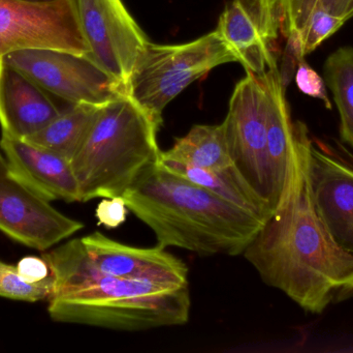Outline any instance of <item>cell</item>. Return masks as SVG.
<instances>
[{"label":"cell","mask_w":353,"mask_h":353,"mask_svg":"<svg viewBox=\"0 0 353 353\" xmlns=\"http://www.w3.org/2000/svg\"><path fill=\"white\" fill-rule=\"evenodd\" d=\"M311 140L306 124L294 122L281 200L243 255L265 284L307 312L321 314L353 296V254L336 244L315 209L308 175Z\"/></svg>","instance_id":"obj_1"},{"label":"cell","mask_w":353,"mask_h":353,"mask_svg":"<svg viewBox=\"0 0 353 353\" xmlns=\"http://www.w3.org/2000/svg\"><path fill=\"white\" fill-rule=\"evenodd\" d=\"M41 256L54 276L48 312L56 323L138 332L188 321V284L103 275L89 258L81 238L70 240Z\"/></svg>","instance_id":"obj_2"},{"label":"cell","mask_w":353,"mask_h":353,"mask_svg":"<svg viewBox=\"0 0 353 353\" xmlns=\"http://www.w3.org/2000/svg\"><path fill=\"white\" fill-rule=\"evenodd\" d=\"M128 211L146 224L161 248L201 256L243 254L263 226L255 217L165 167L145 170L124 193Z\"/></svg>","instance_id":"obj_3"},{"label":"cell","mask_w":353,"mask_h":353,"mask_svg":"<svg viewBox=\"0 0 353 353\" xmlns=\"http://www.w3.org/2000/svg\"><path fill=\"white\" fill-rule=\"evenodd\" d=\"M159 128L128 93L101 106L70 160L82 202L123 197L141 174L159 161Z\"/></svg>","instance_id":"obj_4"},{"label":"cell","mask_w":353,"mask_h":353,"mask_svg":"<svg viewBox=\"0 0 353 353\" xmlns=\"http://www.w3.org/2000/svg\"><path fill=\"white\" fill-rule=\"evenodd\" d=\"M234 61L236 55L216 30L179 45L149 41L134 64L128 93L161 126L163 110L191 83Z\"/></svg>","instance_id":"obj_5"},{"label":"cell","mask_w":353,"mask_h":353,"mask_svg":"<svg viewBox=\"0 0 353 353\" xmlns=\"http://www.w3.org/2000/svg\"><path fill=\"white\" fill-rule=\"evenodd\" d=\"M221 124L232 166L273 213L279 200L268 155L267 95L261 76L246 72Z\"/></svg>","instance_id":"obj_6"},{"label":"cell","mask_w":353,"mask_h":353,"mask_svg":"<svg viewBox=\"0 0 353 353\" xmlns=\"http://www.w3.org/2000/svg\"><path fill=\"white\" fill-rule=\"evenodd\" d=\"M28 50L87 56L74 0H0V60Z\"/></svg>","instance_id":"obj_7"},{"label":"cell","mask_w":353,"mask_h":353,"mask_svg":"<svg viewBox=\"0 0 353 353\" xmlns=\"http://www.w3.org/2000/svg\"><path fill=\"white\" fill-rule=\"evenodd\" d=\"M6 62L32 79L47 93L70 105L103 106L126 89L87 56L54 50H28L6 56Z\"/></svg>","instance_id":"obj_8"},{"label":"cell","mask_w":353,"mask_h":353,"mask_svg":"<svg viewBox=\"0 0 353 353\" xmlns=\"http://www.w3.org/2000/svg\"><path fill=\"white\" fill-rule=\"evenodd\" d=\"M87 57L128 91V81L148 37L122 0H74Z\"/></svg>","instance_id":"obj_9"},{"label":"cell","mask_w":353,"mask_h":353,"mask_svg":"<svg viewBox=\"0 0 353 353\" xmlns=\"http://www.w3.org/2000/svg\"><path fill=\"white\" fill-rule=\"evenodd\" d=\"M285 20L284 0H232L215 30L245 70L259 76L279 68Z\"/></svg>","instance_id":"obj_10"},{"label":"cell","mask_w":353,"mask_h":353,"mask_svg":"<svg viewBox=\"0 0 353 353\" xmlns=\"http://www.w3.org/2000/svg\"><path fill=\"white\" fill-rule=\"evenodd\" d=\"M84 228L12 175L0 151V231L23 246L46 252Z\"/></svg>","instance_id":"obj_11"},{"label":"cell","mask_w":353,"mask_h":353,"mask_svg":"<svg viewBox=\"0 0 353 353\" xmlns=\"http://www.w3.org/2000/svg\"><path fill=\"white\" fill-rule=\"evenodd\" d=\"M308 175L317 215L336 244L353 254V167L311 140Z\"/></svg>","instance_id":"obj_12"},{"label":"cell","mask_w":353,"mask_h":353,"mask_svg":"<svg viewBox=\"0 0 353 353\" xmlns=\"http://www.w3.org/2000/svg\"><path fill=\"white\" fill-rule=\"evenodd\" d=\"M81 240L89 258L103 275L120 279L188 284L186 263L161 247L128 246L101 232L89 234Z\"/></svg>","instance_id":"obj_13"},{"label":"cell","mask_w":353,"mask_h":353,"mask_svg":"<svg viewBox=\"0 0 353 353\" xmlns=\"http://www.w3.org/2000/svg\"><path fill=\"white\" fill-rule=\"evenodd\" d=\"M0 149L10 173L45 200L82 202L80 184L70 160L24 139L1 134Z\"/></svg>","instance_id":"obj_14"},{"label":"cell","mask_w":353,"mask_h":353,"mask_svg":"<svg viewBox=\"0 0 353 353\" xmlns=\"http://www.w3.org/2000/svg\"><path fill=\"white\" fill-rule=\"evenodd\" d=\"M63 110L49 93L18 68L0 61L1 134L27 139L43 130Z\"/></svg>","instance_id":"obj_15"},{"label":"cell","mask_w":353,"mask_h":353,"mask_svg":"<svg viewBox=\"0 0 353 353\" xmlns=\"http://www.w3.org/2000/svg\"><path fill=\"white\" fill-rule=\"evenodd\" d=\"M259 76L267 95L268 155L274 188L280 203L290 173L294 146V122L279 68H272Z\"/></svg>","instance_id":"obj_16"},{"label":"cell","mask_w":353,"mask_h":353,"mask_svg":"<svg viewBox=\"0 0 353 353\" xmlns=\"http://www.w3.org/2000/svg\"><path fill=\"white\" fill-rule=\"evenodd\" d=\"M159 161L176 175L203 187L220 198L252 213L263 222L271 216L272 211L269 205L245 182L234 166L225 169H203L176 162Z\"/></svg>","instance_id":"obj_17"},{"label":"cell","mask_w":353,"mask_h":353,"mask_svg":"<svg viewBox=\"0 0 353 353\" xmlns=\"http://www.w3.org/2000/svg\"><path fill=\"white\" fill-rule=\"evenodd\" d=\"M159 160L203 169H225L232 166L222 124H195L185 136L176 139L171 149L161 151Z\"/></svg>","instance_id":"obj_18"},{"label":"cell","mask_w":353,"mask_h":353,"mask_svg":"<svg viewBox=\"0 0 353 353\" xmlns=\"http://www.w3.org/2000/svg\"><path fill=\"white\" fill-rule=\"evenodd\" d=\"M99 107L88 104L70 105L43 130L24 140L59 153L70 161L86 138Z\"/></svg>","instance_id":"obj_19"},{"label":"cell","mask_w":353,"mask_h":353,"mask_svg":"<svg viewBox=\"0 0 353 353\" xmlns=\"http://www.w3.org/2000/svg\"><path fill=\"white\" fill-rule=\"evenodd\" d=\"M284 4L286 35L298 33L306 55L345 24L332 14L329 0H284Z\"/></svg>","instance_id":"obj_20"},{"label":"cell","mask_w":353,"mask_h":353,"mask_svg":"<svg viewBox=\"0 0 353 353\" xmlns=\"http://www.w3.org/2000/svg\"><path fill=\"white\" fill-rule=\"evenodd\" d=\"M325 81L340 115V138L353 147V47L344 46L327 58Z\"/></svg>","instance_id":"obj_21"},{"label":"cell","mask_w":353,"mask_h":353,"mask_svg":"<svg viewBox=\"0 0 353 353\" xmlns=\"http://www.w3.org/2000/svg\"><path fill=\"white\" fill-rule=\"evenodd\" d=\"M54 289V276L32 283L19 273L17 265L0 260V298L35 303L50 298Z\"/></svg>","instance_id":"obj_22"},{"label":"cell","mask_w":353,"mask_h":353,"mask_svg":"<svg viewBox=\"0 0 353 353\" xmlns=\"http://www.w3.org/2000/svg\"><path fill=\"white\" fill-rule=\"evenodd\" d=\"M296 86L304 95L314 99H321L325 103L327 109H332V103L327 95V84L325 79L309 66L305 58L300 60L296 74H294Z\"/></svg>","instance_id":"obj_23"},{"label":"cell","mask_w":353,"mask_h":353,"mask_svg":"<svg viewBox=\"0 0 353 353\" xmlns=\"http://www.w3.org/2000/svg\"><path fill=\"white\" fill-rule=\"evenodd\" d=\"M285 48L281 54L279 74L281 77L282 84L288 87L292 81V77L296 74V68L301 59L305 58L306 54L303 48L302 39L296 32H288L286 35Z\"/></svg>","instance_id":"obj_24"},{"label":"cell","mask_w":353,"mask_h":353,"mask_svg":"<svg viewBox=\"0 0 353 353\" xmlns=\"http://www.w3.org/2000/svg\"><path fill=\"white\" fill-rule=\"evenodd\" d=\"M128 209L123 197L103 198L97 209L99 224L115 229L126 221Z\"/></svg>","instance_id":"obj_25"},{"label":"cell","mask_w":353,"mask_h":353,"mask_svg":"<svg viewBox=\"0 0 353 353\" xmlns=\"http://www.w3.org/2000/svg\"><path fill=\"white\" fill-rule=\"evenodd\" d=\"M17 269L25 279L32 283L43 281L53 275L49 263L43 256L24 257L19 261Z\"/></svg>","instance_id":"obj_26"},{"label":"cell","mask_w":353,"mask_h":353,"mask_svg":"<svg viewBox=\"0 0 353 353\" xmlns=\"http://www.w3.org/2000/svg\"><path fill=\"white\" fill-rule=\"evenodd\" d=\"M350 0H329L332 14L346 23L344 17H345L346 10H347L348 6H350Z\"/></svg>","instance_id":"obj_27"},{"label":"cell","mask_w":353,"mask_h":353,"mask_svg":"<svg viewBox=\"0 0 353 353\" xmlns=\"http://www.w3.org/2000/svg\"><path fill=\"white\" fill-rule=\"evenodd\" d=\"M352 18H353V0H350V6H348L347 10H346L345 17H344L346 22H347V21L350 20Z\"/></svg>","instance_id":"obj_28"},{"label":"cell","mask_w":353,"mask_h":353,"mask_svg":"<svg viewBox=\"0 0 353 353\" xmlns=\"http://www.w3.org/2000/svg\"><path fill=\"white\" fill-rule=\"evenodd\" d=\"M27 1L43 2V1H52V0H27Z\"/></svg>","instance_id":"obj_29"}]
</instances>
